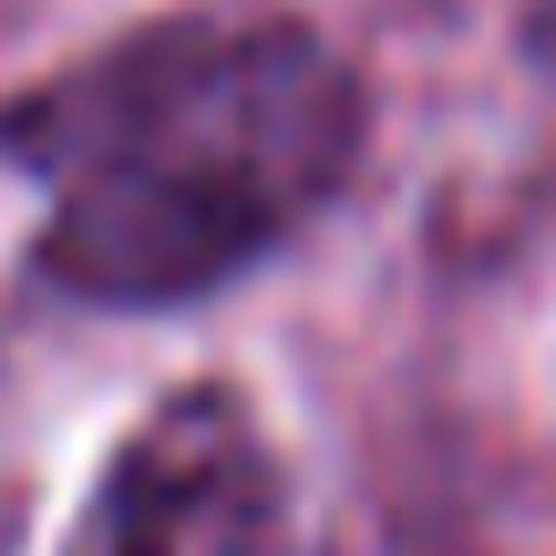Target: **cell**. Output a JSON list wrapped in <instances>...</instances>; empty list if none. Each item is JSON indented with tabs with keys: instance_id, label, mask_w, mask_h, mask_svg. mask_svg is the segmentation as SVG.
I'll return each mask as SVG.
<instances>
[{
	"instance_id": "obj_2",
	"label": "cell",
	"mask_w": 556,
	"mask_h": 556,
	"mask_svg": "<svg viewBox=\"0 0 556 556\" xmlns=\"http://www.w3.org/2000/svg\"><path fill=\"white\" fill-rule=\"evenodd\" d=\"M62 556H319L268 422L227 381L165 392L93 475Z\"/></svg>"
},
{
	"instance_id": "obj_3",
	"label": "cell",
	"mask_w": 556,
	"mask_h": 556,
	"mask_svg": "<svg viewBox=\"0 0 556 556\" xmlns=\"http://www.w3.org/2000/svg\"><path fill=\"white\" fill-rule=\"evenodd\" d=\"M526 41H536V52L556 62V0H536V21H526Z\"/></svg>"
},
{
	"instance_id": "obj_1",
	"label": "cell",
	"mask_w": 556,
	"mask_h": 556,
	"mask_svg": "<svg viewBox=\"0 0 556 556\" xmlns=\"http://www.w3.org/2000/svg\"><path fill=\"white\" fill-rule=\"evenodd\" d=\"M361 73L289 11H165L0 103V155L41 197L31 268L83 309L238 289L351 186Z\"/></svg>"
}]
</instances>
